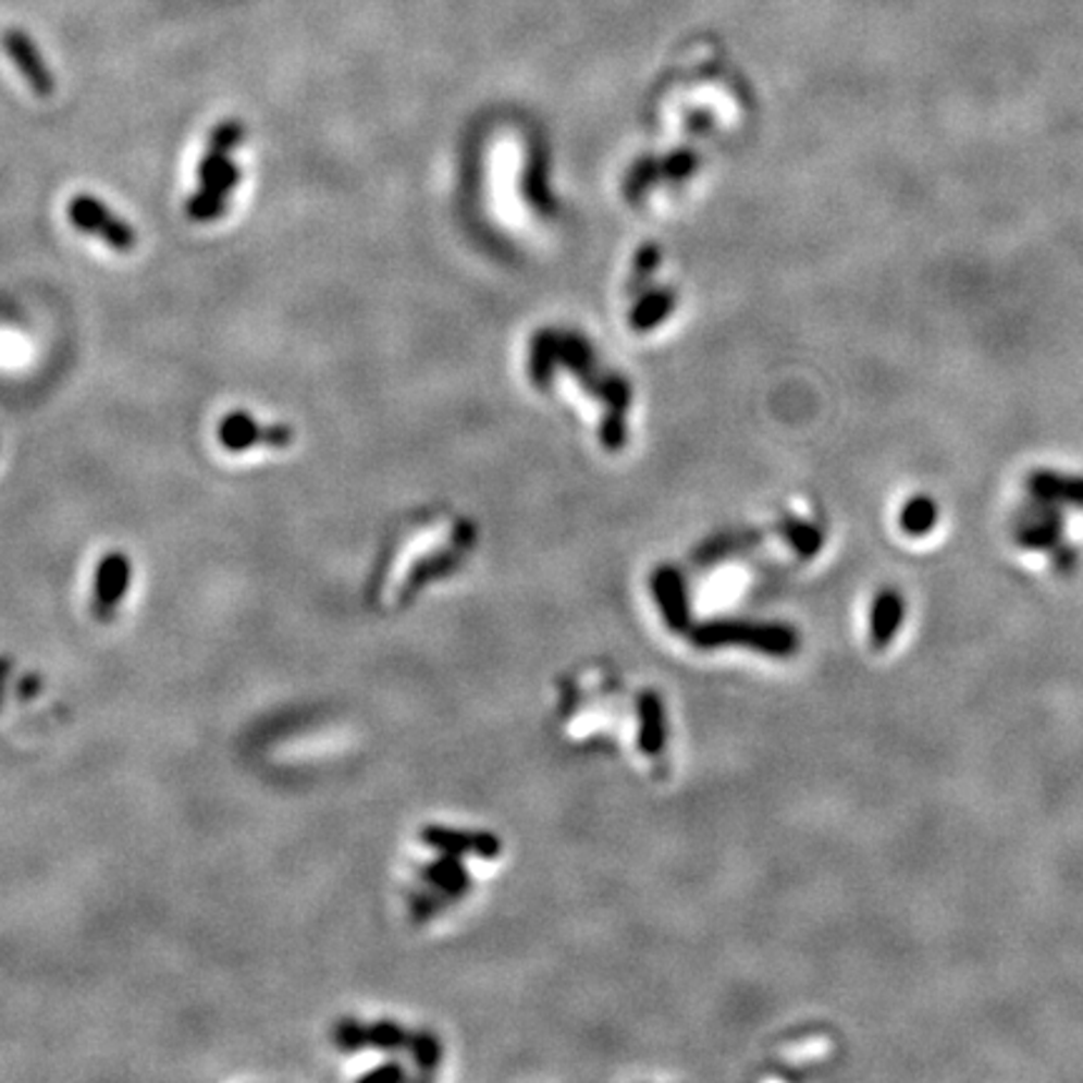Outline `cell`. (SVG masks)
Here are the masks:
<instances>
[{
  "label": "cell",
  "instance_id": "cell-4",
  "mask_svg": "<svg viewBox=\"0 0 1083 1083\" xmlns=\"http://www.w3.org/2000/svg\"><path fill=\"white\" fill-rule=\"evenodd\" d=\"M242 184V169L229 161L217 176L198 184V192L188 196L186 217L196 223H211L223 217L229 209V196Z\"/></svg>",
  "mask_w": 1083,
  "mask_h": 1083
},
{
  "label": "cell",
  "instance_id": "cell-8",
  "mask_svg": "<svg viewBox=\"0 0 1083 1083\" xmlns=\"http://www.w3.org/2000/svg\"><path fill=\"white\" fill-rule=\"evenodd\" d=\"M936 519H938V507L931 497H913L906 504L903 512H900V527H903V532H908L911 537L928 534L931 529L936 527Z\"/></svg>",
  "mask_w": 1083,
  "mask_h": 1083
},
{
  "label": "cell",
  "instance_id": "cell-5",
  "mask_svg": "<svg viewBox=\"0 0 1083 1083\" xmlns=\"http://www.w3.org/2000/svg\"><path fill=\"white\" fill-rule=\"evenodd\" d=\"M906 617V602L896 590H883L875 594L871 610V642L875 650H886L896 638Z\"/></svg>",
  "mask_w": 1083,
  "mask_h": 1083
},
{
  "label": "cell",
  "instance_id": "cell-3",
  "mask_svg": "<svg viewBox=\"0 0 1083 1083\" xmlns=\"http://www.w3.org/2000/svg\"><path fill=\"white\" fill-rule=\"evenodd\" d=\"M3 48H5L8 58L13 61L15 69H19L21 76L26 78V84L33 94L40 96V98L53 96V90H56L53 71L48 69L44 53L38 51L36 40H33L26 30L8 28L3 33Z\"/></svg>",
  "mask_w": 1083,
  "mask_h": 1083
},
{
  "label": "cell",
  "instance_id": "cell-1",
  "mask_svg": "<svg viewBox=\"0 0 1083 1083\" xmlns=\"http://www.w3.org/2000/svg\"><path fill=\"white\" fill-rule=\"evenodd\" d=\"M69 219L78 231L101 238V242L113 251L128 254L136 249L138 238L134 226H131L128 221H123L121 217H115L109 206L94 194L73 196L69 204Z\"/></svg>",
  "mask_w": 1083,
  "mask_h": 1083
},
{
  "label": "cell",
  "instance_id": "cell-6",
  "mask_svg": "<svg viewBox=\"0 0 1083 1083\" xmlns=\"http://www.w3.org/2000/svg\"><path fill=\"white\" fill-rule=\"evenodd\" d=\"M1041 507L1033 517H1029L1026 522L1019 529V542L1029 550H1051L1061 540V522H1058V515L1051 509H1046V502H1038Z\"/></svg>",
  "mask_w": 1083,
  "mask_h": 1083
},
{
  "label": "cell",
  "instance_id": "cell-2",
  "mask_svg": "<svg viewBox=\"0 0 1083 1083\" xmlns=\"http://www.w3.org/2000/svg\"><path fill=\"white\" fill-rule=\"evenodd\" d=\"M217 436L223 450L246 452L251 446H288L294 440V432L286 424L263 427L249 411L236 409L219 421Z\"/></svg>",
  "mask_w": 1083,
  "mask_h": 1083
},
{
  "label": "cell",
  "instance_id": "cell-7",
  "mask_svg": "<svg viewBox=\"0 0 1083 1083\" xmlns=\"http://www.w3.org/2000/svg\"><path fill=\"white\" fill-rule=\"evenodd\" d=\"M1031 492L1046 504H1079L1083 507V479L1041 472L1031 479Z\"/></svg>",
  "mask_w": 1083,
  "mask_h": 1083
}]
</instances>
